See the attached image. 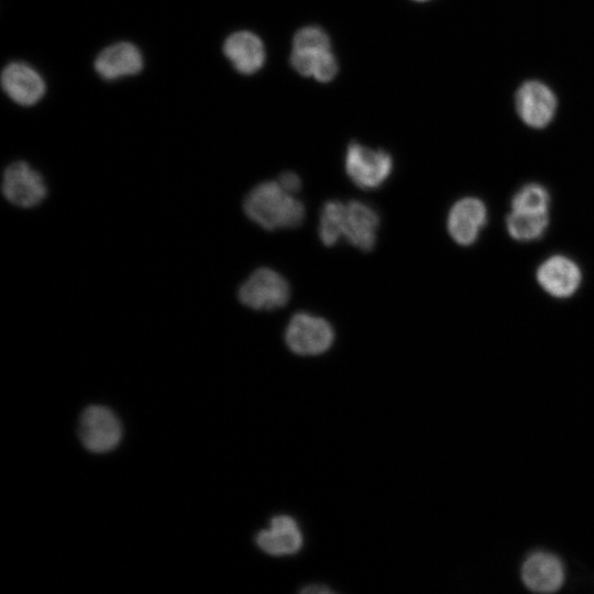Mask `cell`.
I'll use <instances>...</instances> for the list:
<instances>
[{"label": "cell", "mask_w": 594, "mask_h": 594, "mask_svg": "<svg viewBox=\"0 0 594 594\" xmlns=\"http://www.w3.org/2000/svg\"><path fill=\"white\" fill-rule=\"evenodd\" d=\"M378 224L380 217L370 206L358 200H330L321 209L318 232L326 246L344 237L353 246L370 252L376 243Z\"/></svg>", "instance_id": "obj_1"}, {"label": "cell", "mask_w": 594, "mask_h": 594, "mask_svg": "<svg viewBox=\"0 0 594 594\" xmlns=\"http://www.w3.org/2000/svg\"><path fill=\"white\" fill-rule=\"evenodd\" d=\"M278 180L257 184L245 196L246 217L267 231L299 227L305 219V206Z\"/></svg>", "instance_id": "obj_2"}, {"label": "cell", "mask_w": 594, "mask_h": 594, "mask_svg": "<svg viewBox=\"0 0 594 594\" xmlns=\"http://www.w3.org/2000/svg\"><path fill=\"white\" fill-rule=\"evenodd\" d=\"M290 64L298 74L314 76L322 82L331 80L338 70L329 37L317 26H307L296 33Z\"/></svg>", "instance_id": "obj_3"}, {"label": "cell", "mask_w": 594, "mask_h": 594, "mask_svg": "<svg viewBox=\"0 0 594 594\" xmlns=\"http://www.w3.org/2000/svg\"><path fill=\"white\" fill-rule=\"evenodd\" d=\"M1 193L12 206L31 209L40 206L48 194L43 175L28 162L10 163L2 173Z\"/></svg>", "instance_id": "obj_4"}, {"label": "cell", "mask_w": 594, "mask_h": 594, "mask_svg": "<svg viewBox=\"0 0 594 594\" xmlns=\"http://www.w3.org/2000/svg\"><path fill=\"white\" fill-rule=\"evenodd\" d=\"M290 298L289 283L277 272L260 267L238 289L239 301L253 310H275Z\"/></svg>", "instance_id": "obj_5"}, {"label": "cell", "mask_w": 594, "mask_h": 594, "mask_svg": "<svg viewBox=\"0 0 594 594\" xmlns=\"http://www.w3.org/2000/svg\"><path fill=\"white\" fill-rule=\"evenodd\" d=\"M78 436L82 446L94 453L113 450L122 438V425L108 407H87L79 419Z\"/></svg>", "instance_id": "obj_6"}, {"label": "cell", "mask_w": 594, "mask_h": 594, "mask_svg": "<svg viewBox=\"0 0 594 594\" xmlns=\"http://www.w3.org/2000/svg\"><path fill=\"white\" fill-rule=\"evenodd\" d=\"M393 168L391 155L359 143L349 144L345 170L350 179L362 189H375L387 179Z\"/></svg>", "instance_id": "obj_7"}, {"label": "cell", "mask_w": 594, "mask_h": 594, "mask_svg": "<svg viewBox=\"0 0 594 594\" xmlns=\"http://www.w3.org/2000/svg\"><path fill=\"white\" fill-rule=\"evenodd\" d=\"M334 340L332 326L323 318L305 312L295 314L285 331L287 346L299 355L326 352Z\"/></svg>", "instance_id": "obj_8"}, {"label": "cell", "mask_w": 594, "mask_h": 594, "mask_svg": "<svg viewBox=\"0 0 594 594\" xmlns=\"http://www.w3.org/2000/svg\"><path fill=\"white\" fill-rule=\"evenodd\" d=\"M536 278L548 295L562 299L575 294L582 282V273L572 258L556 254L538 266Z\"/></svg>", "instance_id": "obj_9"}, {"label": "cell", "mask_w": 594, "mask_h": 594, "mask_svg": "<svg viewBox=\"0 0 594 594\" xmlns=\"http://www.w3.org/2000/svg\"><path fill=\"white\" fill-rule=\"evenodd\" d=\"M486 220L485 204L476 197H464L459 199L449 211L448 231L454 242L469 246L477 240Z\"/></svg>", "instance_id": "obj_10"}, {"label": "cell", "mask_w": 594, "mask_h": 594, "mask_svg": "<svg viewBox=\"0 0 594 594\" xmlns=\"http://www.w3.org/2000/svg\"><path fill=\"white\" fill-rule=\"evenodd\" d=\"M1 86L7 96L21 106L35 105L45 94L42 76L33 67L21 62L10 63L3 68Z\"/></svg>", "instance_id": "obj_11"}, {"label": "cell", "mask_w": 594, "mask_h": 594, "mask_svg": "<svg viewBox=\"0 0 594 594\" xmlns=\"http://www.w3.org/2000/svg\"><path fill=\"white\" fill-rule=\"evenodd\" d=\"M556 105L553 92L538 81L524 84L516 96L519 117L532 128L546 127L554 116Z\"/></svg>", "instance_id": "obj_12"}, {"label": "cell", "mask_w": 594, "mask_h": 594, "mask_svg": "<svg viewBox=\"0 0 594 594\" xmlns=\"http://www.w3.org/2000/svg\"><path fill=\"white\" fill-rule=\"evenodd\" d=\"M94 67L101 78L114 80L140 73L143 68V57L134 44L118 42L98 54Z\"/></svg>", "instance_id": "obj_13"}, {"label": "cell", "mask_w": 594, "mask_h": 594, "mask_svg": "<svg viewBox=\"0 0 594 594\" xmlns=\"http://www.w3.org/2000/svg\"><path fill=\"white\" fill-rule=\"evenodd\" d=\"M521 578L531 591L550 593L561 587L564 570L556 556L548 552H535L524 562Z\"/></svg>", "instance_id": "obj_14"}, {"label": "cell", "mask_w": 594, "mask_h": 594, "mask_svg": "<svg viewBox=\"0 0 594 594\" xmlns=\"http://www.w3.org/2000/svg\"><path fill=\"white\" fill-rule=\"evenodd\" d=\"M223 53L233 67L244 75L257 72L265 59L262 41L249 31L232 33L223 44Z\"/></svg>", "instance_id": "obj_15"}, {"label": "cell", "mask_w": 594, "mask_h": 594, "mask_svg": "<svg viewBox=\"0 0 594 594\" xmlns=\"http://www.w3.org/2000/svg\"><path fill=\"white\" fill-rule=\"evenodd\" d=\"M257 546L272 556L296 553L302 543L296 521L289 516H276L271 520V528L262 530L256 537Z\"/></svg>", "instance_id": "obj_16"}, {"label": "cell", "mask_w": 594, "mask_h": 594, "mask_svg": "<svg viewBox=\"0 0 594 594\" xmlns=\"http://www.w3.org/2000/svg\"><path fill=\"white\" fill-rule=\"evenodd\" d=\"M549 224V212L510 210L506 217L507 233L516 241L529 242L543 235Z\"/></svg>", "instance_id": "obj_17"}, {"label": "cell", "mask_w": 594, "mask_h": 594, "mask_svg": "<svg viewBox=\"0 0 594 594\" xmlns=\"http://www.w3.org/2000/svg\"><path fill=\"white\" fill-rule=\"evenodd\" d=\"M550 196L548 190L537 183L522 186L510 202V210L522 212H548Z\"/></svg>", "instance_id": "obj_18"}, {"label": "cell", "mask_w": 594, "mask_h": 594, "mask_svg": "<svg viewBox=\"0 0 594 594\" xmlns=\"http://www.w3.org/2000/svg\"><path fill=\"white\" fill-rule=\"evenodd\" d=\"M278 183L288 191L296 194L299 191L301 182L294 172H284L278 177Z\"/></svg>", "instance_id": "obj_19"}, {"label": "cell", "mask_w": 594, "mask_h": 594, "mask_svg": "<svg viewBox=\"0 0 594 594\" xmlns=\"http://www.w3.org/2000/svg\"><path fill=\"white\" fill-rule=\"evenodd\" d=\"M301 593H307V594H316V593H319V594H329V593H332V591L323 585H309V586H306L305 588H302L300 591Z\"/></svg>", "instance_id": "obj_20"}, {"label": "cell", "mask_w": 594, "mask_h": 594, "mask_svg": "<svg viewBox=\"0 0 594 594\" xmlns=\"http://www.w3.org/2000/svg\"><path fill=\"white\" fill-rule=\"evenodd\" d=\"M416 1H426V0H416Z\"/></svg>", "instance_id": "obj_21"}]
</instances>
